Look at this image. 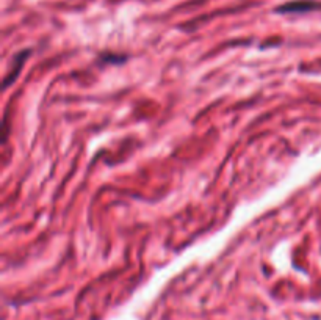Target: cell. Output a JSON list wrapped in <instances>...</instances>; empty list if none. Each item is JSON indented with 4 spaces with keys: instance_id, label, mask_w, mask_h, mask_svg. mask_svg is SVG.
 I'll return each instance as SVG.
<instances>
[{
    "instance_id": "1",
    "label": "cell",
    "mask_w": 321,
    "mask_h": 320,
    "mask_svg": "<svg viewBox=\"0 0 321 320\" xmlns=\"http://www.w3.org/2000/svg\"><path fill=\"white\" fill-rule=\"evenodd\" d=\"M315 8H320V5L317 2H305V0H303V2H291L279 6L277 13H305Z\"/></svg>"
}]
</instances>
